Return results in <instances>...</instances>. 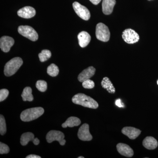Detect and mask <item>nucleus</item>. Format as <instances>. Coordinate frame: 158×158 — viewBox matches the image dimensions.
Segmentation results:
<instances>
[{
  "label": "nucleus",
  "mask_w": 158,
  "mask_h": 158,
  "mask_svg": "<svg viewBox=\"0 0 158 158\" xmlns=\"http://www.w3.org/2000/svg\"><path fill=\"white\" fill-rule=\"evenodd\" d=\"M72 102L77 105H81L85 107L96 109L98 104L96 101L90 97L82 93H78L73 97Z\"/></svg>",
  "instance_id": "1"
},
{
  "label": "nucleus",
  "mask_w": 158,
  "mask_h": 158,
  "mask_svg": "<svg viewBox=\"0 0 158 158\" xmlns=\"http://www.w3.org/2000/svg\"><path fill=\"white\" fill-rule=\"evenodd\" d=\"M44 112V109L42 107H35L27 109L23 111L21 114V119L24 122L32 121L42 116Z\"/></svg>",
  "instance_id": "2"
},
{
  "label": "nucleus",
  "mask_w": 158,
  "mask_h": 158,
  "mask_svg": "<svg viewBox=\"0 0 158 158\" xmlns=\"http://www.w3.org/2000/svg\"><path fill=\"white\" fill-rule=\"evenodd\" d=\"M23 64L22 59L15 57L7 62L4 69V73L7 77H10L17 72Z\"/></svg>",
  "instance_id": "3"
},
{
  "label": "nucleus",
  "mask_w": 158,
  "mask_h": 158,
  "mask_svg": "<svg viewBox=\"0 0 158 158\" xmlns=\"http://www.w3.org/2000/svg\"><path fill=\"white\" fill-rule=\"evenodd\" d=\"M96 37L98 40L107 42L110 39V33L107 27L102 23H99L96 26Z\"/></svg>",
  "instance_id": "4"
},
{
  "label": "nucleus",
  "mask_w": 158,
  "mask_h": 158,
  "mask_svg": "<svg viewBox=\"0 0 158 158\" xmlns=\"http://www.w3.org/2000/svg\"><path fill=\"white\" fill-rule=\"evenodd\" d=\"M18 30L19 34L32 41H35L38 39L37 32L30 26H20L19 27Z\"/></svg>",
  "instance_id": "5"
},
{
  "label": "nucleus",
  "mask_w": 158,
  "mask_h": 158,
  "mask_svg": "<svg viewBox=\"0 0 158 158\" xmlns=\"http://www.w3.org/2000/svg\"><path fill=\"white\" fill-rule=\"evenodd\" d=\"M64 134L60 131H50L46 135V140L48 143H52L53 141H57L61 145H65L66 141L64 139Z\"/></svg>",
  "instance_id": "6"
},
{
  "label": "nucleus",
  "mask_w": 158,
  "mask_h": 158,
  "mask_svg": "<svg viewBox=\"0 0 158 158\" xmlns=\"http://www.w3.org/2000/svg\"><path fill=\"white\" fill-rule=\"evenodd\" d=\"M122 38L125 42L129 44H133L139 41V35L131 29H126L123 32Z\"/></svg>",
  "instance_id": "7"
},
{
  "label": "nucleus",
  "mask_w": 158,
  "mask_h": 158,
  "mask_svg": "<svg viewBox=\"0 0 158 158\" xmlns=\"http://www.w3.org/2000/svg\"><path fill=\"white\" fill-rule=\"evenodd\" d=\"M73 6L76 13L81 18L86 21L90 19V11L86 7L76 2L73 3Z\"/></svg>",
  "instance_id": "8"
},
{
  "label": "nucleus",
  "mask_w": 158,
  "mask_h": 158,
  "mask_svg": "<svg viewBox=\"0 0 158 158\" xmlns=\"http://www.w3.org/2000/svg\"><path fill=\"white\" fill-rule=\"evenodd\" d=\"M78 137L80 140L83 141H90L92 139V136L89 131V125L85 123L79 128Z\"/></svg>",
  "instance_id": "9"
},
{
  "label": "nucleus",
  "mask_w": 158,
  "mask_h": 158,
  "mask_svg": "<svg viewBox=\"0 0 158 158\" xmlns=\"http://www.w3.org/2000/svg\"><path fill=\"white\" fill-rule=\"evenodd\" d=\"M15 41L12 37L3 36L0 39V48L3 52H8L14 44Z\"/></svg>",
  "instance_id": "10"
},
{
  "label": "nucleus",
  "mask_w": 158,
  "mask_h": 158,
  "mask_svg": "<svg viewBox=\"0 0 158 158\" xmlns=\"http://www.w3.org/2000/svg\"><path fill=\"white\" fill-rule=\"evenodd\" d=\"M19 17L25 19H30L34 17L36 15V11L33 7L26 6L19 9L17 12Z\"/></svg>",
  "instance_id": "11"
},
{
  "label": "nucleus",
  "mask_w": 158,
  "mask_h": 158,
  "mask_svg": "<svg viewBox=\"0 0 158 158\" xmlns=\"http://www.w3.org/2000/svg\"><path fill=\"white\" fill-rule=\"evenodd\" d=\"M116 148L118 152L121 155L127 157H131L134 155V152L133 149L127 144L118 143L117 144Z\"/></svg>",
  "instance_id": "12"
},
{
  "label": "nucleus",
  "mask_w": 158,
  "mask_h": 158,
  "mask_svg": "<svg viewBox=\"0 0 158 158\" xmlns=\"http://www.w3.org/2000/svg\"><path fill=\"white\" fill-rule=\"evenodd\" d=\"M122 133L127 136L130 139H135L141 134V131L135 127H127L123 128Z\"/></svg>",
  "instance_id": "13"
},
{
  "label": "nucleus",
  "mask_w": 158,
  "mask_h": 158,
  "mask_svg": "<svg viewBox=\"0 0 158 158\" xmlns=\"http://www.w3.org/2000/svg\"><path fill=\"white\" fill-rule=\"evenodd\" d=\"M95 69L93 66H90L83 71L78 77V80L79 81L82 82L86 80L90 79L91 77L94 75L95 73Z\"/></svg>",
  "instance_id": "14"
},
{
  "label": "nucleus",
  "mask_w": 158,
  "mask_h": 158,
  "mask_svg": "<svg viewBox=\"0 0 158 158\" xmlns=\"http://www.w3.org/2000/svg\"><path fill=\"white\" fill-rule=\"evenodd\" d=\"M116 3V0H103L102 3L103 13L106 15L111 14Z\"/></svg>",
  "instance_id": "15"
},
{
  "label": "nucleus",
  "mask_w": 158,
  "mask_h": 158,
  "mask_svg": "<svg viewBox=\"0 0 158 158\" xmlns=\"http://www.w3.org/2000/svg\"><path fill=\"white\" fill-rule=\"evenodd\" d=\"M79 45L81 48H85L89 44L91 40L90 34L86 31L80 32L77 36Z\"/></svg>",
  "instance_id": "16"
},
{
  "label": "nucleus",
  "mask_w": 158,
  "mask_h": 158,
  "mask_svg": "<svg viewBox=\"0 0 158 158\" xmlns=\"http://www.w3.org/2000/svg\"><path fill=\"white\" fill-rule=\"evenodd\" d=\"M142 144L144 147L149 150L156 149L158 145V141L152 137H147L144 138Z\"/></svg>",
  "instance_id": "17"
},
{
  "label": "nucleus",
  "mask_w": 158,
  "mask_h": 158,
  "mask_svg": "<svg viewBox=\"0 0 158 158\" xmlns=\"http://www.w3.org/2000/svg\"><path fill=\"white\" fill-rule=\"evenodd\" d=\"M81 123V120L78 118L71 116L69 117L66 121L62 124V127L66 128L68 127H74L78 126Z\"/></svg>",
  "instance_id": "18"
},
{
  "label": "nucleus",
  "mask_w": 158,
  "mask_h": 158,
  "mask_svg": "<svg viewBox=\"0 0 158 158\" xmlns=\"http://www.w3.org/2000/svg\"><path fill=\"white\" fill-rule=\"evenodd\" d=\"M101 85L102 88L106 89L109 93H115V88L109 78L107 77L104 78L101 82Z\"/></svg>",
  "instance_id": "19"
},
{
  "label": "nucleus",
  "mask_w": 158,
  "mask_h": 158,
  "mask_svg": "<svg viewBox=\"0 0 158 158\" xmlns=\"http://www.w3.org/2000/svg\"><path fill=\"white\" fill-rule=\"evenodd\" d=\"M32 92V90L31 87H27L24 89L21 95L23 101L32 102L34 100Z\"/></svg>",
  "instance_id": "20"
},
{
  "label": "nucleus",
  "mask_w": 158,
  "mask_h": 158,
  "mask_svg": "<svg viewBox=\"0 0 158 158\" xmlns=\"http://www.w3.org/2000/svg\"><path fill=\"white\" fill-rule=\"evenodd\" d=\"M34 134L31 132L24 133L21 137L20 143L23 146H25L27 144L29 141H34Z\"/></svg>",
  "instance_id": "21"
},
{
  "label": "nucleus",
  "mask_w": 158,
  "mask_h": 158,
  "mask_svg": "<svg viewBox=\"0 0 158 158\" xmlns=\"http://www.w3.org/2000/svg\"><path fill=\"white\" fill-rule=\"evenodd\" d=\"M47 73L51 77H56L59 73V69L56 65L51 64L47 68Z\"/></svg>",
  "instance_id": "22"
},
{
  "label": "nucleus",
  "mask_w": 158,
  "mask_h": 158,
  "mask_svg": "<svg viewBox=\"0 0 158 158\" xmlns=\"http://www.w3.org/2000/svg\"><path fill=\"white\" fill-rule=\"evenodd\" d=\"M51 56L52 53L50 51L48 50H43L38 55L40 60L41 62H44L47 61L48 59L51 58Z\"/></svg>",
  "instance_id": "23"
},
{
  "label": "nucleus",
  "mask_w": 158,
  "mask_h": 158,
  "mask_svg": "<svg viewBox=\"0 0 158 158\" xmlns=\"http://www.w3.org/2000/svg\"><path fill=\"white\" fill-rule=\"evenodd\" d=\"M36 86L37 89L41 92H44L47 89V83L45 81L42 80L37 81Z\"/></svg>",
  "instance_id": "24"
},
{
  "label": "nucleus",
  "mask_w": 158,
  "mask_h": 158,
  "mask_svg": "<svg viewBox=\"0 0 158 158\" xmlns=\"http://www.w3.org/2000/svg\"><path fill=\"white\" fill-rule=\"evenodd\" d=\"M6 120L2 115L0 116V133L2 135H4L6 132Z\"/></svg>",
  "instance_id": "25"
},
{
  "label": "nucleus",
  "mask_w": 158,
  "mask_h": 158,
  "mask_svg": "<svg viewBox=\"0 0 158 158\" xmlns=\"http://www.w3.org/2000/svg\"><path fill=\"white\" fill-rule=\"evenodd\" d=\"M82 86L86 89H92L94 88V83L90 79L86 80L82 83Z\"/></svg>",
  "instance_id": "26"
},
{
  "label": "nucleus",
  "mask_w": 158,
  "mask_h": 158,
  "mask_svg": "<svg viewBox=\"0 0 158 158\" xmlns=\"http://www.w3.org/2000/svg\"><path fill=\"white\" fill-rule=\"evenodd\" d=\"M9 94V91L6 89H1L0 90V102L5 100Z\"/></svg>",
  "instance_id": "27"
},
{
  "label": "nucleus",
  "mask_w": 158,
  "mask_h": 158,
  "mask_svg": "<svg viewBox=\"0 0 158 158\" xmlns=\"http://www.w3.org/2000/svg\"><path fill=\"white\" fill-rule=\"evenodd\" d=\"M9 148L7 144L1 142L0 143V154H7L9 152Z\"/></svg>",
  "instance_id": "28"
},
{
  "label": "nucleus",
  "mask_w": 158,
  "mask_h": 158,
  "mask_svg": "<svg viewBox=\"0 0 158 158\" xmlns=\"http://www.w3.org/2000/svg\"><path fill=\"white\" fill-rule=\"evenodd\" d=\"M115 103H116V106H118V107L121 108L124 107V104L123 103H122L121 100L120 99L116 100V102H115Z\"/></svg>",
  "instance_id": "29"
},
{
  "label": "nucleus",
  "mask_w": 158,
  "mask_h": 158,
  "mask_svg": "<svg viewBox=\"0 0 158 158\" xmlns=\"http://www.w3.org/2000/svg\"><path fill=\"white\" fill-rule=\"evenodd\" d=\"M92 4L94 5H98L99 3L100 2L101 0H89Z\"/></svg>",
  "instance_id": "30"
},
{
  "label": "nucleus",
  "mask_w": 158,
  "mask_h": 158,
  "mask_svg": "<svg viewBox=\"0 0 158 158\" xmlns=\"http://www.w3.org/2000/svg\"><path fill=\"white\" fill-rule=\"evenodd\" d=\"M26 158H41V157L39 156L36 155H30L27 156Z\"/></svg>",
  "instance_id": "31"
},
{
  "label": "nucleus",
  "mask_w": 158,
  "mask_h": 158,
  "mask_svg": "<svg viewBox=\"0 0 158 158\" xmlns=\"http://www.w3.org/2000/svg\"><path fill=\"white\" fill-rule=\"evenodd\" d=\"M34 144H35V145H38V144H39L40 141L39 139L37 138H34V141H33Z\"/></svg>",
  "instance_id": "32"
},
{
  "label": "nucleus",
  "mask_w": 158,
  "mask_h": 158,
  "mask_svg": "<svg viewBox=\"0 0 158 158\" xmlns=\"http://www.w3.org/2000/svg\"><path fill=\"white\" fill-rule=\"evenodd\" d=\"M78 158H84V157L83 156H80Z\"/></svg>",
  "instance_id": "33"
},
{
  "label": "nucleus",
  "mask_w": 158,
  "mask_h": 158,
  "mask_svg": "<svg viewBox=\"0 0 158 158\" xmlns=\"http://www.w3.org/2000/svg\"><path fill=\"white\" fill-rule=\"evenodd\" d=\"M157 84H158V81H157Z\"/></svg>",
  "instance_id": "34"
},
{
  "label": "nucleus",
  "mask_w": 158,
  "mask_h": 158,
  "mask_svg": "<svg viewBox=\"0 0 158 158\" xmlns=\"http://www.w3.org/2000/svg\"><path fill=\"white\" fill-rule=\"evenodd\" d=\"M148 1H151V0H148Z\"/></svg>",
  "instance_id": "35"
}]
</instances>
